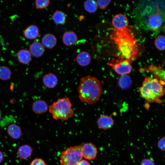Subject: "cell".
Here are the masks:
<instances>
[{
    "mask_svg": "<svg viewBox=\"0 0 165 165\" xmlns=\"http://www.w3.org/2000/svg\"><path fill=\"white\" fill-rule=\"evenodd\" d=\"M30 165H46L44 161L42 159L36 158L32 160Z\"/></svg>",
    "mask_w": 165,
    "mask_h": 165,
    "instance_id": "cell-30",
    "label": "cell"
},
{
    "mask_svg": "<svg viewBox=\"0 0 165 165\" xmlns=\"http://www.w3.org/2000/svg\"><path fill=\"white\" fill-rule=\"evenodd\" d=\"M109 0H98L97 1V5L103 10L105 9L111 2Z\"/></svg>",
    "mask_w": 165,
    "mask_h": 165,
    "instance_id": "cell-28",
    "label": "cell"
},
{
    "mask_svg": "<svg viewBox=\"0 0 165 165\" xmlns=\"http://www.w3.org/2000/svg\"><path fill=\"white\" fill-rule=\"evenodd\" d=\"M33 148L28 145H24L19 147L17 152V156L20 159L26 160L32 155Z\"/></svg>",
    "mask_w": 165,
    "mask_h": 165,
    "instance_id": "cell-19",
    "label": "cell"
},
{
    "mask_svg": "<svg viewBox=\"0 0 165 165\" xmlns=\"http://www.w3.org/2000/svg\"><path fill=\"white\" fill-rule=\"evenodd\" d=\"M11 71L7 66H2L0 67V79L2 80H7L11 78Z\"/></svg>",
    "mask_w": 165,
    "mask_h": 165,
    "instance_id": "cell-25",
    "label": "cell"
},
{
    "mask_svg": "<svg viewBox=\"0 0 165 165\" xmlns=\"http://www.w3.org/2000/svg\"><path fill=\"white\" fill-rule=\"evenodd\" d=\"M4 158L3 153L0 150V163L2 161Z\"/></svg>",
    "mask_w": 165,
    "mask_h": 165,
    "instance_id": "cell-33",
    "label": "cell"
},
{
    "mask_svg": "<svg viewBox=\"0 0 165 165\" xmlns=\"http://www.w3.org/2000/svg\"><path fill=\"white\" fill-rule=\"evenodd\" d=\"M136 34L128 27L121 30L113 29L111 33V38L117 46L120 53L119 57L134 61L141 54V45Z\"/></svg>",
    "mask_w": 165,
    "mask_h": 165,
    "instance_id": "cell-1",
    "label": "cell"
},
{
    "mask_svg": "<svg viewBox=\"0 0 165 165\" xmlns=\"http://www.w3.org/2000/svg\"><path fill=\"white\" fill-rule=\"evenodd\" d=\"M51 17L56 24L64 25L66 23V14L62 11L56 10L51 16Z\"/></svg>",
    "mask_w": 165,
    "mask_h": 165,
    "instance_id": "cell-22",
    "label": "cell"
},
{
    "mask_svg": "<svg viewBox=\"0 0 165 165\" xmlns=\"http://www.w3.org/2000/svg\"><path fill=\"white\" fill-rule=\"evenodd\" d=\"M39 30L37 26L32 24L29 25L23 31L24 37L29 40L35 39L39 35Z\"/></svg>",
    "mask_w": 165,
    "mask_h": 165,
    "instance_id": "cell-13",
    "label": "cell"
},
{
    "mask_svg": "<svg viewBox=\"0 0 165 165\" xmlns=\"http://www.w3.org/2000/svg\"><path fill=\"white\" fill-rule=\"evenodd\" d=\"M7 131L9 136L14 139H19L22 135L20 127L15 123H12L9 125L7 127Z\"/></svg>",
    "mask_w": 165,
    "mask_h": 165,
    "instance_id": "cell-21",
    "label": "cell"
},
{
    "mask_svg": "<svg viewBox=\"0 0 165 165\" xmlns=\"http://www.w3.org/2000/svg\"><path fill=\"white\" fill-rule=\"evenodd\" d=\"M77 165H90V162L86 160H82Z\"/></svg>",
    "mask_w": 165,
    "mask_h": 165,
    "instance_id": "cell-32",
    "label": "cell"
},
{
    "mask_svg": "<svg viewBox=\"0 0 165 165\" xmlns=\"http://www.w3.org/2000/svg\"><path fill=\"white\" fill-rule=\"evenodd\" d=\"M33 111L37 114H41L46 112L48 110L49 106L44 101L38 100L35 101L32 106Z\"/></svg>",
    "mask_w": 165,
    "mask_h": 165,
    "instance_id": "cell-17",
    "label": "cell"
},
{
    "mask_svg": "<svg viewBox=\"0 0 165 165\" xmlns=\"http://www.w3.org/2000/svg\"><path fill=\"white\" fill-rule=\"evenodd\" d=\"M29 51L33 56L36 57H39L43 55L45 50V47L41 43L35 42L30 45Z\"/></svg>",
    "mask_w": 165,
    "mask_h": 165,
    "instance_id": "cell-14",
    "label": "cell"
},
{
    "mask_svg": "<svg viewBox=\"0 0 165 165\" xmlns=\"http://www.w3.org/2000/svg\"><path fill=\"white\" fill-rule=\"evenodd\" d=\"M82 158L81 146H71L61 152L60 162L61 165H77Z\"/></svg>",
    "mask_w": 165,
    "mask_h": 165,
    "instance_id": "cell-5",
    "label": "cell"
},
{
    "mask_svg": "<svg viewBox=\"0 0 165 165\" xmlns=\"http://www.w3.org/2000/svg\"><path fill=\"white\" fill-rule=\"evenodd\" d=\"M81 151L82 157L89 160L95 159L97 153V148L91 142L86 143L81 146Z\"/></svg>",
    "mask_w": 165,
    "mask_h": 165,
    "instance_id": "cell-7",
    "label": "cell"
},
{
    "mask_svg": "<svg viewBox=\"0 0 165 165\" xmlns=\"http://www.w3.org/2000/svg\"><path fill=\"white\" fill-rule=\"evenodd\" d=\"M138 90L141 97L149 103L163 102L161 98L165 94V88L156 78L146 77Z\"/></svg>",
    "mask_w": 165,
    "mask_h": 165,
    "instance_id": "cell-3",
    "label": "cell"
},
{
    "mask_svg": "<svg viewBox=\"0 0 165 165\" xmlns=\"http://www.w3.org/2000/svg\"><path fill=\"white\" fill-rule=\"evenodd\" d=\"M148 22L150 29L155 31L161 27L162 23V20L159 14H153L149 16Z\"/></svg>",
    "mask_w": 165,
    "mask_h": 165,
    "instance_id": "cell-12",
    "label": "cell"
},
{
    "mask_svg": "<svg viewBox=\"0 0 165 165\" xmlns=\"http://www.w3.org/2000/svg\"><path fill=\"white\" fill-rule=\"evenodd\" d=\"M156 47L160 50H165V36L160 35L158 36L154 41Z\"/></svg>",
    "mask_w": 165,
    "mask_h": 165,
    "instance_id": "cell-26",
    "label": "cell"
},
{
    "mask_svg": "<svg viewBox=\"0 0 165 165\" xmlns=\"http://www.w3.org/2000/svg\"><path fill=\"white\" fill-rule=\"evenodd\" d=\"M77 90L80 101L91 105L99 100L103 90L100 81L88 75L80 79Z\"/></svg>",
    "mask_w": 165,
    "mask_h": 165,
    "instance_id": "cell-2",
    "label": "cell"
},
{
    "mask_svg": "<svg viewBox=\"0 0 165 165\" xmlns=\"http://www.w3.org/2000/svg\"><path fill=\"white\" fill-rule=\"evenodd\" d=\"M141 72H148L154 74L156 78L158 79L163 86H165V69L160 66L151 65L146 68H140Z\"/></svg>",
    "mask_w": 165,
    "mask_h": 165,
    "instance_id": "cell-8",
    "label": "cell"
},
{
    "mask_svg": "<svg viewBox=\"0 0 165 165\" xmlns=\"http://www.w3.org/2000/svg\"><path fill=\"white\" fill-rule=\"evenodd\" d=\"M50 3L49 0H36L35 1V6L38 9H45L49 6Z\"/></svg>",
    "mask_w": 165,
    "mask_h": 165,
    "instance_id": "cell-27",
    "label": "cell"
},
{
    "mask_svg": "<svg viewBox=\"0 0 165 165\" xmlns=\"http://www.w3.org/2000/svg\"><path fill=\"white\" fill-rule=\"evenodd\" d=\"M163 31H164V33L165 34V24L164 27Z\"/></svg>",
    "mask_w": 165,
    "mask_h": 165,
    "instance_id": "cell-35",
    "label": "cell"
},
{
    "mask_svg": "<svg viewBox=\"0 0 165 165\" xmlns=\"http://www.w3.org/2000/svg\"><path fill=\"white\" fill-rule=\"evenodd\" d=\"M117 83L120 88L123 89H127L131 86L132 81L130 76L126 75H121L119 78Z\"/></svg>",
    "mask_w": 165,
    "mask_h": 165,
    "instance_id": "cell-23",
    "label": "cell"
},
{
    "mask_svg": "<svg viewBox=\"0 0 165 165\" xmlns=\"http://www.w3.org/2000/svg\"><path fill=\"white\" fill-rule=\"evenodd\" d=\"M84 7L87 12L90 13H94L97 10L98 5L95 0H88L84 2Z\"/></svg>",
    "mask_w": 165,
    "mask_h": 165,
    "instance_id": "cell-24",
    "label": "cell"
},
{
    "mask_svg": "<svg viewBox=\"0 0 165 165\" xmlns=\"http://www.w3.org/2000/svg\"><path fill=\"white\" fill-rule=\"evenodd\" d=\"M17 57L18 61L24 64H29L32 59L29 51L25 49L19 50L17 53Z\"/></svg>",
    "mask_w": 165,
    "mask_h": 165,
    "instance_id": "cell-20",
    "label": "cell"
},
{
    "mask_svg": "<svg viewBox=\"0 0 165 165\" xmlns=\"http://www.w3.org/2000/svg\"><path fill=\"white\" fill-rule=\"evenodd\" d=\"M140 165H155V164L152 159L150 158H146L142 160Z\"/></svg>",
    "mask_w": 165,
    "mask_h": 165,
    "instance_id": "cell-31",
    "label": "cell"
},
{
    "mask_svg": "<svg viewBox=\"0 0 165 165\" xmlns=\"http://www.w3.org/2000/svg\"><path fill=\"white\" fill-rule=\"evenodd\" d=\"M78 40L77 34L73 31H65L62 36V42L66 46H70L74 45L77 42Z\"/></svg>",
    "mask_w": 165,
    "mask_h": 165,
    "instance_id": "cell-10",
    "label": "cell"
},
{
    "mask_svg": "<svg viewBox=\"0 0 165 165\" xmlns=\"http://www.w3.org/2000/svg\"><path fill=\"white\" fill-rule=\"evenodd\" d=\"M58 79L54 74L49 73L45 74L42 78V82L44 86L48 88H53L57 85Z\"/></svg>",
    "mask_w": 165,
    "mask_h": 165,
    "instance_id": "cell-15",
    "label": "cell"
},
{
    "mask_svg": "<svg viewBox=\"0 0 165 165\" xmlns=\"http://www.w3.org/2000/svg\"><path fill=\"white\" fill-rule=\"evenodd\" d=\"M97 123L100 129L107 130L113 126L114 121L111 116L104 115L98 118Z\"/></svg>",
    "mask_w": 165,
    "mask_h": 165,
    "instance_id": "cell-11",
    "label": "cell"
},
{
    "mask_svg": "<svg viewBox=\"0 0 165 165\" xmlns=\"http://www.w3.org/2000/svg\"><path fill=\"white\" fill-rule=\"evenodd\" d=\"M75 61L80 66L85 67L88 65L91 61V57L90 53L85 51L79 53L76 56Z\"/></svg>",
    "mask_w": 165,
    "mask_h": 165,
    "instance_id": "cell-18",
    "label": "cell"
},
{
    "mask_svg": "<svg viewBox=\"0 0 165 165\" xmlns=\"http://www.w3.org/2000/svg\"><path fill=\"white\" fill-rule=\"evenodd\" d=\"M157 146L160 150L165 151V136L162 137L158 141Z\"/></svg>",
    "mask_w": 165,
    "mask_h": 165,
    "instance_id": "cell-29",
    "label": "cell"
},
{
    "mask_svg": "<svg viewBox=\"0 0 165 165\" xmlns=\"http://www.w3.org/2000/svg\"><path fill=\"white\" fill-rule=\"evenodd\" d=\"M130 63L127 60L118 56L116 59H112L108 64L117 73L121 75L130 73L132 67Z\"/></svg>",
    "mask_w": 165,
    "mask_h": 165,
    "instance_id": "cell-6",
    "label": "cell"
},
{
    "mask_svg": "<svg viewBox=\"0 0 165 165\" xmlns=\"http://www.w3.org/2000/svg\"><path fill=\"white\" fill-rule=\"evenodd\" d=\"M57 42V38L53 34L47 33L42 38L41 43L44 47L52 49L56 46Z\"/></svg>",
    "mask_w": 165,
    "mask_h": 165,
    "instance_id": "cell-16",
    "label": "cell"
},
{
    "mask_svg": "<svg viewBox=\"0 0 165 165\" xmlns=\"http://www.w3.org/2000/svg\"><path fill=\"white\" fill-rule=\"evenodd\" d=\"M48 109L52 118L56 120H67L74 113L72 103L67 97L58 99L49 106Z\"/></svg>",
    "mask_w": 165,
    "mask_h": 165,
    "instance_id": "cell-4",
    "label": "cell"
},
{
    "mask_svg": "<svg viewBox=\"0 0 165 165\" xmlns=\"http://www.w3.org/2000/svg\"><path fill=\"white\" fill-rule=\"evenodd\" d=\"M112 24L113 29L117 30H123L128 27V20L125 15L119 13L115 15L113 18Z\"/></svg>",
    "mask_w": 165,
    "mask_h": 165,
    "instance_id": "cell-9",
    "label": "cell"
},
{
    "mask_svg": "<svg viewBox=\"0 0 165 165\" xmlns=\"http://www.w3.org/2000/svg\"><path fill=\"white\" fill-rule=\"evenodd\" d=\"M1 115H2L1 112L0 111V120H1Z\"/></svg>",
    "mask_w": 165,
    "mask_h": 165,
    "instance_id": "cell-34",
    "label": "cell"
}]
</instances>
